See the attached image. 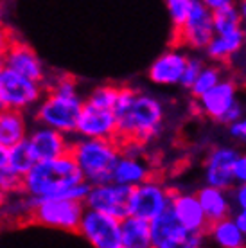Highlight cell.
Instances as JSON below:
<instances>
[{
  "mask_svg": "<svg viewBox=\"0 0 246 248\" xmlns=\"http://www.w3.org/2000/svg\"><path fill=\"white\" fill-rule=\"evenodd\" d=\"M117 139L121 142L135 140L148 144L164 131L167 108L164 101L148 92L131 87H121L115 105Z\"/></svg>",
  "mask_w": 246,
  "mask_h": 248,
  "instance_id": "obj_1",
  "label": "cell"
},
{
  "mask_svg": "<svg viewBox=\"0 0 246 248\" xmlns=\"http://www.w3.org/2000/svg\"><path fill=\"white\" fill-rule=\"evenodd\" d=\"M85 99L81 97L77 81L67 74H58L45 79V93L40 99L32 117L38 124H45L68 135H76L77 121Z\"/></svg>",
  "mask_w": 246,
  "mask_h": 248,
  "instance_id": "obj_2",
  "label": "cell"
},
{
  "mask_svg": "<svg viewBox=\"0 0 246 248\" xmlns=\"http://www.w3.org/2000/svg\"><path fill=\"white\" fill-rule=\"evenodd\" d=\"M86 182L74 158L68 155L38 160L24 174V192L34 200L65 198L74 186Z\"/></svg>",
  "mask_w": 246,
  "mask_h": 248,
  "instance_id": "obj_3",
  "label": "cell"
},
{
  "mask_svg": "<svg viewBox=\"0 0 246 248\" xmlns=\"http://www.w3.org/2000/svg\"><path fill=\"white\" fill-rule=\"evenodd\" d=\"M121 153L123 144L119 139H92L76 135L70 146V156L74 158L83 178L90 186L110 182L113 178V169Z\"/></svg>",
  "mask_w": 246,
  "mask_h": 248,
  "instance_id": "obj_4",
  "label": "cell"
},
{
  "mask_svg": "<svg viewBox=\"0 0 246 248\" xmlns=\"http://www.w3.org/2000/svg\"><path fill=\"white\" fill-rule=\"evenodd\" d=\"M85 202L70 198H45L36 200L32 223L45 227V229L60 230L77 234L85 214Z\"/></svg>",
  "mask_w": 246,
  "mask_h": 248,
  "instance_id": "obj_5",
  "label": "cell"
},
{
  "mask_svg": "<svg viewBox=\"0 0 246 248\" xmlns=\"http://www.w3.org/2000/svg\"><path fill=\"white\" fill-rule=\"evenodd\" d=\"M45 93V85L40 81L15 72L11 68L2 67L0 72V108H11L29 112Z\"/></svg>",
  "mask_w": 246,
  "mask_h": 248,
  "instance_id": "obj_6",
  "label": "cell"
},
{
  "mask_svg": "<svg viewBox=\"0 0 246 248\" xmlns=\"http://www.w3.org/2000/svg\"><path fill=\"white\" fill-rule=\"evenodd\" d=\"M172 192L174 189H171L166 182H162L156 176H149L148 180L131 187L129 214L151 221L171 209Z\"/></svg>",
  "mask_w": 246,
  "mask_h": 248,
  "instance_id": "obj_7",
  "label": "cell"
},
{
  "mask_svg": "<svg viewBox=\"0 0 246 248\" xmlns=\"http://www.w3.org/2000/svg\"><path fill=\"white\" fill-rule=\"evenodd\" d=\"M77 234L93 248H123L121 219L106 212L85 209Z\"/></svg>",
  "mask_w": 246,
  "mask_h": 248,
  "instance_id": "obj_8",
  "label": "cell"
},
{
  "mask_svg": "<svg viewBox=\"0 0 246 248\" xmlns=\"http://www.w3.org/2000/svg\"><path fill=\"white\" fill-rule=\"evenodd\" d=\"M214 13L207 6H203L200 0L194 4L191 15L187 16L184 25L174 31L178 45H182L187 50H192V52H203L207 45L210 44V40L214 38Z\"/></svg>",
  "mask_w": 246,
  "mask_h": 248,
  "instance_id": "obj_9",
  "label": "cell"
},
{
  "mask_svg": "<svg viewBox=\"0 0 246 248\" xmlns=\"http://www.w3.org/2000/svg\"><path fill=\"white\" fill-rule=\"evenodd\" d=\"M129 200H131V187L110 180L90 186L85 198V207L123 219L129 216Z\"/></svg>",
  "mask_w": 246,
  "mask_h": 248,
  "instance_id": "obj_10",
  "label": "cell"
},
{
  "mask_svg": "<svg viewBox=\"0 0 246 248\" xmlns=\"http://www.w3.org/2000/svg\"><path fill=\"white\" fill-rule=\"evenodd\" d=\"M76 135L92 137V139H117L115 110L85 99L79 121H77V128H76Z\"/></svg>",
  "mask_w": 246,
  "mask_h": 248,
  "instance_id": "obj_11",
  "label": "cell"
},
{
  "mask_svg": "<svg viewBox=\"0 0 246 248\" xmlns=\"http://www.w3.org/2000/svg\"><path fill=\"white\" fill-rule=\"evenodd\" d=\"M239 151L234 146H214L207 151L203 160L205 184L223 189L234 187V162Z\"/></svg>",
  "mask_w": 246,
  "mask_h": 248,
  "instance_id": "obj_12",
  "label": "cell"
},
{
  "mask_svg": "<svg viewBox=\"0 0 246 248\" xmlns=\"http://www.w3.org/2000/svg\"><path fill=\"white\" fill-rule=\"evenodd\" d=\"M237 93L239 92H237L235 81L230 79L228 76H225L214 88H210L209 92H205L203 95L194 99L198 112L201 113L203 117L221 124L223 117L228 113V110L239 103Z\"/></svg>",
  "mask_w": 246,
  "mask_h": 248,
  "instance_id": "obj_13",
  "label": "cell"
},
{
  "mask_svg": "<svg viewBox=\"0 0 246 248\" xmlns=\"http://www.w3.org/2000/svg\"><path fill=\"white\" fill-rule=\"evenodd\" d=\"M187 60H189V54L185 52L182 45L164 50L160 56L149 65V81L158 87H180L184 70L187 67Z\"/></svg>",
  "mask_w": 246,
  "mask_h": 248,
  "instance_id": "obj_14",
  "label": "cell"
},
{
  "mask_svg": "<svg viewBox=\"0 0 246 248\" xmlns=\"http://www.w3.org/2000/svg\"><path fill=\"white\" fill-rule=\"evenodd\" d=\"M2 67L11 68V70L25 76V78L40 81L43 85H45V79L49 76V72H47V68L40 60L36 50L32 49L31 45H27L25 42H20L16 38L13 40L9 49L6 50V54L2 56Z\"/></svg>",
  "mask_w": 246,
  "mask_h": 248,
  "instance_id": "obj_15",
  "label": "cell"
},
{
  "mask_svg": "<svg viewBox=\"0 0 246 248\" xmlns=\"http://www.w3.org/2000/svg\"><path fill=\"white\" fill-rule=\"evenodd\" d=\"M27 140L31 144V148L34 149L38 160L68 155L70 146H72V139L68 133L38 123L34 128H31Z\"/></svg>",
  "mask_w": 246,
  "mask_h": 248,
  "instance_id": "obj_16",
  "label": "cell"
},
{
  "mask_svg": "<svg viewBox=\"0 0 246 248\" xmlns=\"http://www.w3.org/2000/svg\"><path fill=\"white\" fill-rule=\"evenodd\" d=\"M171 211L189 232H207V229H209L210 223L196 192L174 189Z\"/></svg>",
  "mask_w": 246,
  "mask_h": 248,
  "instance_id": "obj_17",
  "label": "cell"
},
{
  "mask_svg": "<svg viewBox=\"0 0 246 248\" xmlns=\"http://www.w3.org/2000/svg\"><path fill=\"white\" fill-rule=\"evenodd\" d=\"M151 223V248H185L189 230L178 221L172 211L156 216Z\"/></svg>",
  "mask_w": 246,
  "mask_h": 248,
  "instance_id": "obj_18",
  "label": "cell"
},
{
  "mask_svg": "<svg viewBox=\"0 0 246 248\" xmlns=\"http://www.w3.org/2000/svg\"><path fill=\"white\" fill-rule=\"evenodd\" d=\"M245 47L246 40L243 29H235V31L228 32H215L214 38L210 40V44L207 45V49L203 50V56L209 62L228 65V63H232L235 58L239 56L241 52L245 50Z\"/></svg>",
  "mask_w": 246,
  "mask_h": 248,
  "instance_id": "obj_19",
  "label": "cell"
},
{
  "mask_svg": "<svg viewBox=\"0 0 246 248\" xmlns=\"http://www.w3.org/2000/svg\"><path fill=\"white\" fill-rule=\"evenodd\" d=\"M149 176H153V169L149 166V162L146 160V155L123 151L117 164H115L111 180L123 184V186L135 187L144 180H148Z\"/></svg>",
  "mask_w": 246,
  "mask_h": 248,
  "instance_id": "obj_20",
  "label": "cell"
},
{
  "mask_svg": "<svg viewBox=\"0 0 246 248\" xmlns=\"http://www.w3.org/2000/svg\"><path fill=\"white\" fill-rule=\"evenodd\" d=\"M198 198L201 202L205 214L209 223H214L217 219H223L227 216H232L234 212V203H232V196H230V189H223V187H215L205 184L196 191Z\"/></svg>",
  "mask_w": 246,
  "mask_h": 248,
  "instance_id": "obj_21",
  "label": "cell"
},
{
  "mask_svg": "<svg viewBox=\"0 0 246 248\" xmlns=\"http://www.w3.org/2000/svg\"><path fill=\"white\" fill-rule=\"evenodd\" d=\"M25 113L27 112H22V110L0 108V144L11 148L29 137L31 128Z\"/></svg>",
  "mask_w": 246,
  "mask_h": 248,
  "instance_id": "obj_22",
  "label": "cell"
},
{
  "mask_svg": "<svg viewBox=\"0 0 246 248\" xmlns=\"http://www.w3.org/2000/svg\"><path fill=\"white\" fill-rule=\"evenodd\" d=\"M207 237L212 245L219 248H245L246 247V234L239 229L232 216H227L223 219H217L209 225Z\"/></svg>",
  "mask_w": 246,
  "mask_h": 248,
  "instance_id": "obj_23",
  "label": "cell"
},
{
  "mask_svg": "<svg viewBox=\"0 0 246 248\" xmlns=\"http://www.w3.org/2000/svg\"><path fill=\"white\" fill-rule=\"evenodd\" d=\"M121 237L123 248H151V223L129 214L121 219Z\"/></svg>",
  "mask_w": 246,
  "mask_h": 248,
  "instance_id": "obj_24",
  "label": "cell"
},
{
  "mask_svg": "<svg viewBox=\"0 0 246 248\" xmlns=\"http://www.w3.org/2000/svg\"><path fill=\"white\" fill-rule=\"evenodd\" d=\"M36 200L31 198L27 192L20 191L15 194H9L4 202V207L0 211V219H6L9 223H24L32 221Z\"/></svg>",
  "mask_w": 246,
  "mask_h": 248,
  "instance_id": "obj_25",
  "label": "cell"
},
{
  "mask_svg": "<svg viewBox=\"0 0 246 248\" xmlns=\"http://www.w3.org/2000/svg\"><path fill=\"white\" fill-rule=\"evenodd\" d=\"M36 162H38V156H36V153H34V149L31 148V144H29L27 139L9 148L7 168H11L13 171H16V173H20V174H25Z\"/></svg>",
  "mask_w": 246,
  "mask_h": 248,
  "instance_id": "obj_26",
  "label": "cell"
},
{
  "mask_svg": "<svg viewBox=\"0 0 246 248\" xmlns=\"http://www.w3.org/2000/svg\"><path fill=\"white\" fill-rule=\"evenodd\" d=\"M223 78H225V68H223L221 63H214V62L207 63L203 67V70L200 72V76H198V79L194 81L191 90H189L191 97L192 99H198L200 95L209 92L210 88H214Z\"/></svg>",
  "mask_w": 246,
  "mask_h": 248,
  "instance_id": "obj_27",
  "label": "cell"
},
{
  "mask_svg": "<svg viewBox=\"0 0 246 248\" xmlns=\"http://www.w3.org/2000/svg\"><path fill=\"white\" fill-rule=\"evenodd\" d=\"M214 13V29L215 32H228L235 31V29H243L241 27V15L237 9V4L234 6H227L223 9H217Z\"/></svg>",
  "mask_w": 246,
  "mask_h": 248,
  "instance_id": "obj_28",
  "label": "cell"
},
{
  "mask_svg": "<svg viewBox=\"0 0 246 248\" xmlns=\"http://www.w3.org/2000/svg\"><path fill=\"white\" fill-rule=\"evenodd\" d=\"M164 2H166V9L169 13L172 27L176 31V29H180L184 25V22L191 15L192 7H194L198 0H164Z\"/></svg>",
  "mask_w": 246,
  "mask_h": 248,
  "instance_id": "obj_29",
  "label": "cell"
},
{
  "mask_svg": "<svg viewBox=\"0 0 246 248\" xmlns=\"http://www.w3.org/2000/svg\"><path fill=\"white\" fill-rule=\"evenodd\" d=\"M119 92H121V87L117 85H101V87L93 88L92 92L88 93L86 99L95 103V105L106 106V108H113L115 110V105H117L119 99Z\"/></svg>",
  "mask_w": 246,
  "mask_h": 248,
  "instance_id": "obj_30",
  "label": "cell"
},
{
  "mask_svg": "<svg viewBox=\"0 0 246 248\" xmlns=\"http://www.w3.org/2000/svg\"><path fill=\"white\" fill-rule=\"evenodd\" d=\"M205 65H207V58L205 56H200V54H189L187 67H185L184 76H182V81H180V87L189 92L191 87L194 85V81L198 79L200 72L203 70Z\"/></svg>",
  "mask_w": 246,
  "mask_h": 248,
  "instance_id": "obj_31",
  "label": "cell"
},
{
  "mask_svg": "<svg viewBox=\"0 0 246 248\" xmlns=\"http://www.w3.org/2000/svg\"><path fill=\"white\" fill-rule=\"evenodd\" d=\"M0 191L6 196L24 191V174L13 171L7 166L4 169H0Z\"/></svg>",
  "mask_w": 246,
  "mask_h": 248,
  "instance_id": "obj_32",
  "label": "cell"
},
{
  "mask_svg": "<svg viewBox=\"0 0 246 248\" xmlns=\"http://www.w3.org/2000/svg\"><path fill=\"white\" fill-rule=\"evenodd\" d=\"M228 133L234 139L235 142H245L246 144V115L228 124Z\"/></svg>",
  "mask_w": 246,
  "mask_h": 248,
  "instance_id": "obj_33",
  "label": "cell"
},
{
  "mask_svg": "<svg viewBox=\"0 0 246 248\" xmlns=\"http://www.w3.org/2000/svg\"><path fill=\"white\" fill-rule=\"evenodd\" d=\"M234 209H246V184H235L230 189Z\"/></svg>",
  "mask_w": 246,
  "mask_h": 248,
  "instance_id": "obj_34",
  "label": "cell"
},
{
  "mask_svg": "<svg viewBox=\"0 0 246 248\" xmlns=\"http://www.w3.org/2000/svg\"><path fill=\"white\" fill-rule=\"evenodd\" d=\"M246 184V153H239L234 162V186Z\"/></svg>",
  "mask_w": 246,
  "mask_h": 248,
  "instance_id": "obj_35",
  "label": "cell"
},
{
  "mask_svg": "<svg viewBox=\"0 0 246 248\" xmlns=\"http://www.w3.org/2000/svg\"><path fill=\"white\" fill-rule=\"evenodd\" d=\"M13 40H15V36H13L11 29L0 20V62H2V56L6 54V50L9 49Z\"/></svg>",
  "mask_w": 246,
  "mask_h": 248,
  "instance_id": "obj_36",
  "label": "cell"
},
{
  "mask_svg": "<svg viewBox=\"0 0 246 248\" xmlns=\"http://www.w3.org/2000/svg\"><path fill=\"white\" fill-rule=\"evenodd\" d=\"M203 6H207L210 11H217V9H223L227 6H234L237 4V0H200Z\"/></svg>",
  "mask_w": 246,
  "mask_h": 248,
  "instance_id": "obj_37",
  "label": "cell"
},
{
  "mask_svg": "<svg viewBox=\"0 0 246 248\" xmlns=\"http://www.w3.org/2000/svg\"><path fill=\"white\" fill-rule=\"evenodd\" d=\"M232 217L235 219V223L239 225V229L246 234V209H234Z\"/></svg>",
  "mask_w": 246,
  "mask_h": 248,
  "instance_id": "obj_38",
  "label": "cell"
},
{
  "mask_svg": "<svg viewBox=\"0 0 246 248\" xmlns=\"http://www.w3.org/2000/svg\"><path fill=\"white\" fill-rule=\"evenodd\" d=\"M237 9H239L241 27H243V32H245V40H246V0H237ZM245 49H246V47H245Z\"/></svg>",
  "mask_w": 246,
  "mask_h": 248,
  "instance_id": "obj_39",
  "label": "cell"
},
{
  "mask_svg": "<svg viewBox=\"0 0 246 248\" xmlns=\"http://www.w3.org/2000/svg\"><path fill=\"white\" fill-rule=\"evenodd\" d=\"M7 158H9V148L0 144V169H4L7 166Z\"/></svg>",
  "mask_w": 246,
  "mask_h": 248,
  "instance_id": "obj_40",
  "label": "cell"
},
{
  "mask_svg": "<svg viewBox=\"0 0 246 248\" xmlns=\"http://www.w3.org/2000/svg\"><path fill=\"white\" fill-rule=\"evenodd\" d=\"M6 198H7L6 194L0 191V211H2V207H4V202H6Z\"/></svg>",
  "mask_w": 246,
  "mask_h": 248,
  "instance_id": "obj_41",
  "label": "cell"
},
{
  "mask_svg": "<svg viewBox=\"0 0 246 248\" xmlns=\"http://www.w3.org/2000/svg\"><path fill=\"white\" fill-rule=\"evenodd\" d=\"M0 72H2V62H0Z\"/></svg>",
  "mask_w": 246,
  "mask_h": 248,
  "instance_id": "obj_42",
  "label": "cell"
}]
</instances>
